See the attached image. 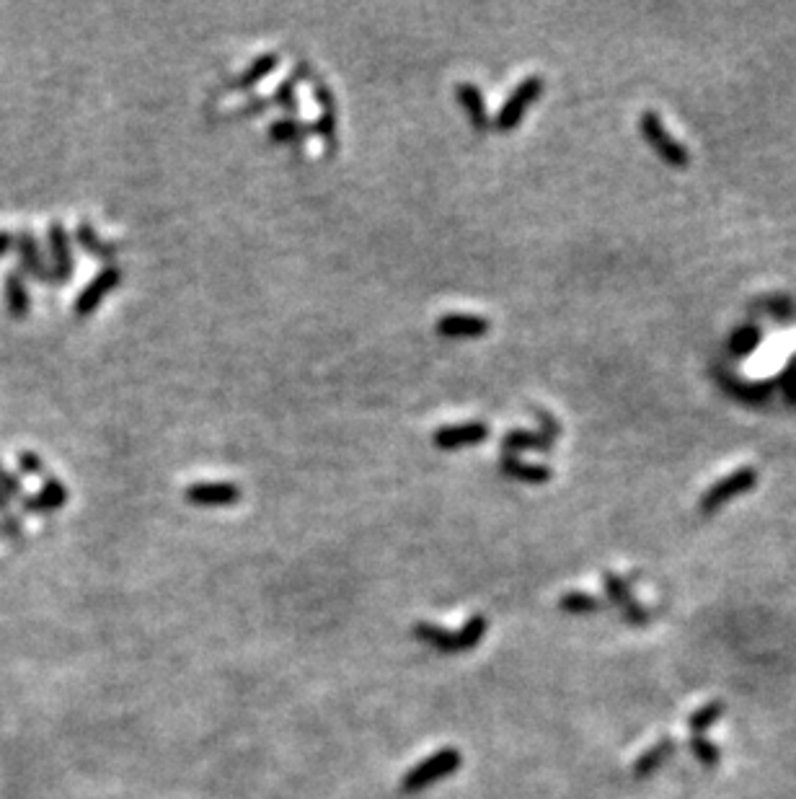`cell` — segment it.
Segmentation results:
<instances>
[{
	"mask_svg": "<svg viewBox=\"0 0 796 799\" xmlns=\"http://www.w3.org/2000/svg\"><path fill=\"white\" fill-rule=\"evenodd\" d=\"M639 132L641 138L652 145L654 153H657L665 163H670L672 169H685V166H691V153H688V148H685L680 140L672 138L670 132H667V127L662 125V119L657 112L644 109V112L639 114Z\"/></svg>",
	"mask_w": 796,
	"mask_h": 799,
	"instance_id": "1",
	"label": "cell"
},
{
	"mask_svg": "<svg viewBox=\"0 0 796 799\" xmlns=\"http://www.w3.org/2000/svg\"><path fill=\"white\" fill-rule=\"evenodd\" d=\"M543 91H546V81L541 75H528L523 81L517 83L515 91L507 96V101L502 104V109L494 117V130L497 132H512L520 127V122L525 119L528 109L533 107L535 101L541 99Z\"/></svg>",
	"mask_w": 796,
	"mask_h": 799,
	"instance_id": "2",
	"label": "cell"
},
{
	"mask_svg": "<svg viewBox=\"0 0 796 799\" xmlns=\"http://www.w3.org/2000/svg\"><path fill=\"white\" fill-rule=\"evenodd\" d=\"M755 484H758V469H753V466H742V469L732 471V474L722 476L716 484H711V487L703 492L701 500H698V510H701L703 515H711V512H716L719 507L727 505V502H732L734 497H740V494L755 489Z\"/></svg>",
	"mask_w": 796,
	"mask_h": 799,
	"instance_id": "3",
	"label": "cell"
},
{
	"mask_svg": "<svg viewBox=\"0 0 796 799\" xmlns=\"http://www.w3.org/2000/svg\"><path fill=\"white\" fill-rule=\"evenodd\" d=\"M484 631H486L484 616H473L461 634H448V631L440 629V626H430V624L414 626V634H417L422 642L432 644V647H437V650H442V652L468 650V647H473V644H479V639L484 637Z\"/></svg>",
	"mask_w": 796,
	"mask_h": 799,
	"instance_id": "4",
	"label": "cell"
},
{
	"mask_svg": "<svg viewBox=\"0 0 796 799\" xmlns=\"http://www.w3.org/2000/svg\"><path fill=\"white\" fill-rule=\"evenodd\" d=\"M311 88L318 107H321V117L313 122V132L324 140L326 156H336V150H339V109H336V96L321 75L311 83Z\"/></svg>",
	"mask_w": 796,
	"mask_h": 799,
	"instance_id": "5",
	"label": "cell"
},
{
	"mask_svg": "<svg viewBox=\"0 0 796 799\" xmlns=\"http://www.w3.org/2000/svg\"><path fill=\"white\" fill-rule=\"evenodd\" d=\"M13 251L19 256V272L24 277H32V280L42 282V285H55V277H52V269L47 264L42 254V246H39L37 236H34L29 228H21L16 236H13Z\"/></svg>",
	"mask_w": 796,
	"mask_h": 799,
	"instance_id": "6",
	"label": "cell"
},
{
	"mask_svg": "<svg viewBox=\"0 0 796 799\" xmlns=\"http://www.w3.org/2000/svg\"><path fill=\"white\" fill-rule=\"evenodd\" d=\"M119 282H122V269H119L117 264H106L94 280L88 282V285H83V290L78 293V298H75V316H78V319L94 316V313L99 311L101 303H104L106 295L112 293V290H117Z\"/></svg>",
	"mask_w": 796,
	"mask_h": 799,
	"instance_id": "7",
	"label": "cell"
},
{
	"mask_svg": "<svg viewBox=\"0 0 796 799\" xmlns=\"http://www.w3.org/2000/svg\"><path fill=\"white\" fill-rule=\"evenodd\" d=\"M47 246H50V269L55 285H65L75 275V256L73 238L63 223L52 220L50 228H47Z\"/></svg>",
	"mask_w": 796,
	"mask_h": 799,
	"instance_id": "8",
	"label": "cell"
},
{
	"mask_svg": "<svg viewBox=\"0 0 796 799\" xmlns=\"http://www.w3.org/2000/svg\"><path fill=\"white\" fill-rule=\"evenodd\" d=\"M603 585H605V593H608L610 603L621 608L623 618H626L631 626H647L649 624L652 613L636 603L634 593H631L629 580H623V577L616 575V572H605Z\"/></svg>",
	"mask_w": 796,
	"mask_h": 799,
	"instance_id": "9",
	"label": "cell"
},
{
	"mask_svg": "<svg viewBox=\"0 0 796 799\" xmlns=\"http://www.w3.org/2000/svg\"><path fill=\"white\" fill-rule=\"evenodd\" d=\"M243 492L233 481H199L184 489V500L197 507H225L241 502Z\"/></svg>",
	"mask_w": 796,
	"mask_h": 799,
	"instance_id": "10",
	"label": "cell"
},
{
	"mask_svg": "<svg viewBox=\"0 0 796 799\" xmlns=\"http://www.w3.org/2000/svg\"><path fill=\"white\" fill-rule=\"evenodd\" d=\"M489 435L492 430L486 422H463V425H448L432 432V445L440 450H458L486 443Z\"/></svg>",
	"mask_w": 796,
	"mask_h": 799,
	"instance_id": "11",
	"label": "cell"
},
{
	"mask_svg": "<svg viewBox=\"0 0 796 799\" xmlns=\"http://www.w3.org/2000/svg\"><path fill=\"white\" fill-rule=\"evenodd\" d=\"M437 334L450 339H479L489 334L492 321L476 313H445L435 324Z\"/></svg>",
	"mask_w": 796,
	"mask_h": 799,
	"instance_id": "12",
	"label": "cell"
},
{
	"mask_svg": "<svg viewBox=\"0 0 796 799\" xmlns=\"http://www.w3.org/2000/svg\"><path fill=\"white\" fill-rule=\"evenodd\" d=\"M461 763V756L455 750H442L440 756L430 758L424 766L414 768L409 776L404 779V789L406 792H417V789H424L427 784H432L435 779H442L448 776L450 771H455V766Z\"/></svg>",
	"mask_w": 796,
	"mask_h": 799,
	"instance_id": "13",
	"label": "cell"
},
{
	"mask_svg": "<svg viewBox=\"0 0 796 799\" xmlns=\"http://www.w3.org/2000/svg\"><path fill=\"white\" fill-rule=\"evenodd\" d=\"M68 500H70L68 487H65L57 476H50V479H44L39 492L26 494L24 500H21V507H24L26 512H37V515H42V512L60 510V507L68 505Z\"/></svg>",
	"mask_w": 796,
	"mask_h": 799,
	"instance_id": "14",
	"label": "cell"
},
{
	"mask_svg": "<svg viewBox=\"0 0 796 799\" xmlns=\"http://www.w3.org/2000/svg\"><path fill=\"white\" fill-rule=\"evenodd\" d=\"M3 290H6V306L8 313H11L16 321H24L32 311V293H29V285H26V277L21 275L19 269H11L6 277H3Z\"/></svg>",
	"mask_w": 796,
	"mask_h": 799,
	"instance_id": "15",
	"label": "cell"
},
{
	"mask_svg": "<svg viewBox=\"0 0 796 799\" xmlns=\"http://www.w3.org/2000/svg\"><path fill=\"white\" fill-rule=\"evenodd\" d=\"M499 471H502L507 479L525 481V484H548V481L554 479V469H551V466L528 463L520 456H504L502 461H499Z\"/></svg>",
	"mask_w": 796,
	"mask_h": 799,
	"instance_id": "16",
	"label": "cell"
},
{
	"mask_svg": "<svg viewBox=\"0 0 796 799\" xmlns=\"http://www.w3.org/2000/svg\"><path fill=\"white\" fill-rule=\"evenodd\" d=\"M672 756H675V740H672L670 735L660 737L652 748L644 750V753L636 758L631 774H634V779H649V776L657 774V771L665 766V761H670Z\"/></svg>",
	"mask_w": 796,
	"mask_h": 799,
	"instance_id": "17",
	"label": "cell"
},
{
	"mask_svg": "<svg viewBox=\"0 0 796 799\" xmlns=\"http://www.w3.org/2000/svg\"><path fill=\"white\" fill-rule=\"evenodd\" d=\"M455 96H458V101H461V107L466 109L468 119H471V125L476 132H484L486 127H489V112H486V99H484V91H481L476 83L471 81H463L455 86Z\"/></svg>",
	"mask_w": 796,
	"mask_h": 799,
	"instance_id": "18",
	"label": "cell"
},
{
	"mask_svg": "<svg viewBox=\"0 0 796 799\" xmlns=\"http://www.w3.org/2000/svg\"><path fill=\"white\" fill-rule=\"evenodd\" d=\"M75 244L81 246L86 254L96 256V259L104 264H114V256H117V251H119L117 244H112V241H104V238L96 233V228L91 220H81V223L75 225Z\"/></svg>",
	"mask_w": 796,
	"mask_h": 799,
	"instance_id": "19",
	"label": "cell"
},
{
	"mask_svg": "<svg viewBox=\"0 0 796 799\" xmlns=\"http://www.w3.org/2000/svg\"><path fill=\"white\" fill-rule=\"evenodd\" d=\"M554 440H548L541 430L530 432V430H510L507 435L502 437V450L504 456H517V453H525V450H546L554 448Z\"/></svg>",
	"mask_w": 796,
	"mask_h": 799,
	"instance_id": "20",
	"label": "cell"
},
{
	"mask_svg": "<svg viewBox=\"0 0 796 799\" xmlns=\"http://www.w3.org/2000/svg\"><path fill=\"white\" fill-rule=\"evenodd\" d=\"M277 68H280V55H277V52H264V55L256 57L254 63L238 75L236 81L231 83V88H236V91H251V88L259 86V83H262L267 75H272Z\"/></svg>",
	"mask_w": 796,
	"mask_h": 799,
	"instance_id": "21",
	"label": "cell"
},
{
	"mask_svg": "<svg viewBox=\"0 0 796 799\" xmlns=\"http://www.w3.org/2000/svg\"><path fill=\"white\" fill-rule=\"evenodd\" d=\"M313 132V122H300V119L295 117H285V119H277V122H272L267 130L269 140H274V143H303L308 135Z\"/></svg>",
	"mask_w": 796,
	"mask_h": 799,
	"instance_id": "22",
	"label": "cell"
},
{
	"mask_svg": "<svg viewBox=\"0 0 796 799\" xmlns=\"http://www.w3.org/2000/svg\"><path fill=\"white\" fill-rule=\"evenodd\" d=\"M760 342H763V331H760V326L755 324L737 326L727 344L729 355L737 357V360H745V357H750L755 350H758Z\"/></svg>",
	"mask_w": 796,
	"mask_h": 799,
	"instance_id": "23",
	"label": "cell"
},
{
	"mask_svg": "<svg viewBox=\"0 0 796 799\" xmlns=\"http://www.w3.org/2000/svg\"><path fill=\"white\" fill-rule=\"evenodd\" d=\"M559 608L572 616H585V613L603 611L605 603L590 593H566L559 598Z\"/></svg>",
	"mask_w": 796,
	"mask_h": 799,
	"instance_id": "24",
	"label": "cell"
},
{
	"mask_svg": "<svg viewBox=\"0 0 796 799\" xmlns=\"http://www.w3.org/2000/svg\"><path fill=\"white\" fill-rule=\"evenodd\" d=\"M724 712H727V706H724L722 701H709V704H703L701 709H696V712L691 714V719H688L691 735H703L714 722H719V719L724 717Z\"/></svg>",
	"mask_w": 796,
	"mask_h": 799,
	"instance_id": "25",
	"label": "cell"
},
{
	"mask_svg": "<svg viewBox=\"0 0 796 799\" xmlns=\"http://www.w3.org/2000/svg\"><path fill=\"white\" fill-rule=\"evenodd\" d=\"M295 88H298V81H295L293 75H290V78H285V81H282L280 86L274 88V94L269 96V99H272V104H277V107L285 109V112L290 114V117H298V114H300L298 91H295Z\"/></svg>",
	"mask_w": 796,
	"mask_h": 799,
	"instance_id": "26",
	"label": "cell"
},
{
	"mask_svg": "<svg viewBox=\"0 0 796 799\" xmlns=\"http://www.w3.org/2000/svg\"><path fill=\"white\" fill-rule=\"evenodd\" d=\"M691 753L696 756V761L706 768H716L719 761H722V753L716 748L711 740H706V735H691V743H688Z\"/></svg>",
	"mask_w": 796,
	"mask_h": 799,
	"instance_id": "27",
	"label": "cell"
},
{
	"mask_svg": "<svg viewBox=\"0 0 796 799\" xmlns=\"http://www.w3.org/2000/svg\"><path fill=\"white\" fill-rule=\"evenodd\" d=\"M16 463H19V471L26 476H39V479H50V466L44 463V458L34 450H19L16 453Z\"/></svg>",
	"mask_w": 796,
	"mask_h": 799,
	"instance_id": "28",
	"label": "cell"
},
{
	"mask_svg": "<svg viewBox=\"0 0 796 799\" xmlns=\"http://www.w3.org/2000/svg\"><path fill=\"white\" fill-rule=\"evenodd\" d=\"M0 492L6 494L8 500H24L26 497V489H24V481H21V476H16L13 471H8L3 463H0Z\"/></svg>",
	"mask_w": 796,
	"mask_h": 799,
	"instance_id": "29",
	"label": "cell"
},
{
	"mask_svg": "<svg viewBox=\"0 0 796 799\" xmlns=\"http://www.w3.org/2000/svg\"><path fill=\"white\" fill-rule=\"evenodd\" d=\"M778 383H781V391H784L786 401L796 406V355L789 357V363L784 365V370L778 375Z\"/></svg>",
	"mask_w": 796,
	"mask_h": 799,
	"instance_id": "30",
	"label": "cell"
},
{
	"mask_svg": "<svg viewBox=\"0 0 796 799\" xmlns=\"http://www.w3.org/2000/svg\"><path fill=\"white\" fill-rule=\"evenodd\" d=\"M533 414H535V419H538V425H541L543 435H546L548 440H554V443H556V440H559V435H561V422H559V419H556L551 412H546V409H538V406L533 409Z\"/></svg>",
	"mask_w": 796,
	"mask_h": 799,
	"instance_id": "31",
	"label": "cell"
},
{
	"mask_svg": "<svg viewBox=\"0 0 796 799\" xmlns=\"http://www.w3.org/2000/svg\"><path fill=\"white\" fill-rule=\"evenodd\" d=\"M740 391H742V399H747L750 404H760V401L768 399V391H771V386H765V383H747V386H742Z\"/></svg>",
	"mask_w": 796,
	"mask_h": 799,
	"instance_id": "32",
	"label": "cell"
},
{
	"mask_svg": "<svg viewBox=\"0 0 796 799\" xmlns=\"http://www.w3.org/2000/svg\"><path fill=\"white\" fill-rule=\"evenodd\" d=\"M269 101H272V99H262V96H256L254 101H246V107L238 109V114H259V112H264V109L269 107Z\"/></svg>",
	"mask_w": 796,
	"mask_h": 799,
	"instance_id": "33",
	"label": "cell"
},
{
	"mask_svg": "<svg viewBox=\"0 0 796 799\" xmlns=\"http://www.w3.org/2000/svg\"><path fill=\"white\" fill-rule=\"evenodd\" d=\"M8 251H13V233L0 231V259H3Z\"/></svg>",
	"mask_w": 796,
	"mask_h": 799,
	"instance_id": "34",
	"label": "cell"
},
{
	"mask_svg": "<svg viewBox=\"0 0 796 799\" xmlns=\"http://www.w3.org/2000/svg\"><path fill=\"white\" fill-rule=\"evenodd\" d=\"M8 512H11V500L0 492V515H8Z\"/></svg>",
	"mask_w": 796,
	"mask_h": 799,
	"instance_id": "35",
	"label": "cell"
}]
</instances>
